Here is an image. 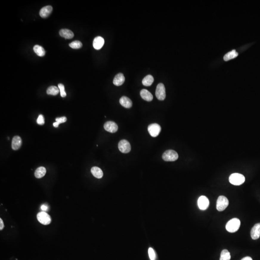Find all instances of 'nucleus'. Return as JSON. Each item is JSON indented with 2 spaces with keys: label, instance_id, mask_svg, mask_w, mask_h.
Instances as JSON below:
<instances>
[{
  "label": "nucleus",
  "instance_id": "423d86ee",
  "mask_svg": "<svg viewBox=\"0 0 260 260\" xmlns=\"http://www.w3.org/2000/svg\"><path fill=\"white\" fill-rule=\"evenodd\" d=\"M156 96L159 100H164L166 98V91L164 84L160 83L157 86L156 90Z\"/></svg>",
  "mask_w": 260,
  "mask_h": 260
},
{
  "label": "nucleus",
  "instance_id": "2eb2a0df",
  "mask_svg": "<svg viewBox=\"0 0 260 260\" xmlns=\"http://www.w3.org/2000/svg\"><path fill=\"white\" fill-rule=\"evenodd\" d=\"M125 81V77L123 73H119L116 75L113 80V84L114 85L117 86H119L120 85H123Z\"/></svg>",
  "mask_w": 260,
  "mask_h": 260
},
{
  "label": "nucleus",
  "instance_id": "473e14b6",
  "mask_svg": "<svg viewBox=\"0 0 260 260\" xmlns=\"http://www.w3.org/2000/svg\"><path fill=\"white\" fill-rule=\"evenodd\" d=\"M242 260H253L252 258L250 257H245L243 258V259H242Z\"/></svg>",
  "mask_w": 260,
  "mask_h": 260
},
{
  "label": "nucleus",
  "instance_id": "b1692460",
  "mask_svg": "<svg viewBox=\"0 0 260 260\" xmlns=\"http://www.w3.org/2000/svg\"><path fill=\"white\" fill-rule=\"evenodd\" d=\"M59 89L58 87L51 86L49 87L47 90V94L49 95H56L59 93Z\"/></svg>",
  "mask_w": 260,
  "mask_h": 260
},
{
  "label": "nucleus",
  "instance_id": "7ed1b4c3",
  "mask_svg": "<svg viewBox=\"0 0 260 260\" xmlns=\"http://www.w3.org/2000/svg\"><path fill=\"white\" fill-rule=\"evenodd\" d=\"M229 204V201L227 198L224 196H220L218 198L216 203V208L218 211L225 210Z\"/></svg>",
  "mask_w": 260,
  "mask_h": 260
},
{
  "label": "nucleus",
  "instance_id": "6e6552de",
  "mask_svg": "<svg viewBox=\"0 0 260 260\" xmlns=\"http://www.w3.org/2000/svg\"><path fill=\"white\" fill-rule=\"evenodd\" d=\"M119 150L123 153H128L130 152L131 149V146L130 143L126 140H122L120 141L118 144Z\"/></svg>",
  "mask_w": 260,
  "mask_h": 260
},
{
  "label": "nucleus",
  "instance_id": "9d476101",
  "mask_svg": "<svg viewBox=\"0 0 260 260\" xmlns=\"http://www.w3.org/2000/svg\"><path fill=\"white\" fill-rule=\"evenodd\" d=\"M198 204L199 209L201 210H205L209 207V199L206 196H202L198 199Z\"/></svg>",
  "mask_w": 260,
  "mask_h": 260
},
{
  "label": "nucleus",
  "instance_id": "cd10ccee",
  "mask_svg": "<svg viewBox=\"0 0 260 260\" xmlns=\"http://www.w3.org/2000/svg\"><path fill=\"white\" fill-rule=\"evenodd\" d=\"M148 255L150 260H155L156 259V255L155 251L152 248H149L148 249Z\"/></svg>",
  "mask_w": 260,
  "mask_h": 260
},
{
  "label": "nucleus",
  "instance_id": "1a4fd4ad",
  "mask_svg": "<svg viewBox=\"0 0 260 260\" xmlns=\"http://www.w3.org/2000/svg\"><path fill=\"white\" fill-rule=\"evenodd\" d=\"M104 127L106 131L111 133H116L118 130V125L113 121H107L104 124Z\"/></svg>",
  "mask_w": 260,
  "mask_h": 260
},
{
  "label": "nucleus",
  "instance_id": "f257e3e1",
  "mask_svg": "<svg viewBox=\"0 0 260 260\" xmlns=\"http://www.w3.org/2000/svg\"><path fill=\"white\" fill-rule=\"evenodd\" d=\"M240 226V221L238 218H233L226 224V229L230 233L237 231Z\"/></svg>",
  "mask_w": 260,
  "mask_h": 260
},
{
  "label": "nucleus",
  "instance_id": "f8f14e48",
  "mask_svg": "<svg viewBox=\"0 0 260 260\" xmlns=\"http://www.w3.org/2000/svg\"><path fill=\"white\" fill-rule=\"evenodd\" d=\"M105 41L103 38L102 37H96L94 39L93 41V47L96 50H100L103 47Z\"/></svg>",
  "mask_w": 260,
  "mask_h": 260
},
{
  "label": "nucleus",
  "instance_id": "2f4dec72",
  "mask_svg": "<svg viewBox=\"0 0 260 260\" xmlns=\"http://www.w3.org/2000/svg\"><path fill=\"white\" fill-rule=\"evenodd\" d=\"M4 228V224L3 221L1 218H0V230H3Z\"/></svg>",
  "mask_w": 260,
  "mask_h": 260
},
{
  "label": "nucleus",
  "instance_id": "ddd939ff",
  "mask_svg": "<svg viewBox=\"0 0 260 260\" xmlns=\"http://www.w3.org/2000/svg\"><path fill=\"white\" fill-rule=\"evenodd\" d=\"M22 145L21 138L18 136H14L12 142V148L13 150H18Z\"/></svg>",
  "mask_w": 260,
  "mask_h": 260
},
{
  "label": "nucleus",
  "instance_id": "c756f323",
  "mask_svg": "<svg viewBox=\"0 0 260 260\" xmlns=\"http://www.w3.org/2000/svg\"><path fill=\"white\" fill-rule=\"evenodd\" d=\"M66 120H67V119H66V117H62L56 118L55 119L56 122L59 123V124L62 123H65L66 121Z\"/></svg>",
  "mask_w": 260,
  "mask_h": 260
},
{
  "label": "nucleus",
  "instance_id": "f3484780",
  "mask_svg": "<svg viewBox=\"0 0 260 260\" xmlns=\"http://www.w3.org/2000/svg\"><path fill=\"white\" fill-rule=\"evenodd\" d=\"M140 95L144 100L146 101H151L153 99V96L151 93L146 89H143L140 92Z\"/></svg>",
  "mask_w": 260,
  "mask_h": 260
},
{
  "label": "nucleus",
  "instance_id": "9b49d317",
  "mask_svg": "<svg viewBox=\"0 0 260 260\" xmlns=\"http://www.w3.org/2000/svg\"><path fill=\"white\" fill-rule=\"evenodd\" d=\"M250 235L253 239L256 240L260 237V223L255 224L251 229Z\"/></svg>",
  "mask_w": 260,
  "mask_h": 260
},
{
  "label": "nucleus",
  "instance_id": "dca6fc26",
  "mask_svg": "<svg viewBox=\"0 0 260 260\" xmlns=\"http://www.w3.org/2000/svg\"><path fill=\"white\" fill-rule=\"evenodd\" d=\"M120 103L122 106L127 109L131 108L133 105L131 100L125 96H123L120 98Z\"/></svg>",
  "mask_w": 260,
  "mask_h": 260
},
{
  "label": "nucleus",
  "instance_id": "a211bd4d",
  "mask_svg": "<svg viewBox=\"0 0 260 260\" xmlns=\"http://www.w3.org/2000/svg\"><path fill=\"white\" fill-rule=\"evenodd\" d=\"M59 34L65 39H72L74 37V33L72 31L68 29H62L59 31Z\"/></svg>",
  "mask_w": 260,
  "mask_h": 260
},
{
  "label": "nucleus",
  "instance_id": "72a5a7b5",
  "mask_svg": "<svg viewBox=\"0 0 260 260\" xmlns=\"http://www.w3.org/2000/svg\"><path fill=\"white\" fill-rule=\"evenodd\" d=\"M59 124H59V123H58V122H56H56H55V123H53V126H54L55 127L57 128L58 127Z\"/></svg>",
  "mask_w": 260,
  "mask_h": 260
},
{
  "label": "nucleus",
  "instance_id": "4468645a",
  "mask_svg": "<svg viewBox=\"0 0 260 260\" xmlns=\"http://www.w3.org/2000/svg\"><path fill=\"white\" fill-rule=\"evenodd\" d=\"M53 11V7L50 5L42 8L40 11V16L42 18H46L50 15Z\"/></svg>",
  "mask_w": 260,
  "mask_h": 260
},
{
  "label": "nucleus",
  "instance_id": "5701e85b",
  "mask_svg": "<svg viewBox=\"0 0 260 260\" xmlns=\"http://www.w3.org/2000/svg\"><path fill=\"white\" fill-rule=\"evenodd\" d=\"M34 52L39 56H43L45 55V50L44 48L40 45H36L33 47Z\"/></svg>",
  "mask_w": 260,
  "mask_h": 260
},
{
  "label": "nucleus",
  "instance_id": "bb28decb",
  "mask_svg": "<svg viewBox=\"0 0 260 260\" xmlns=\"http://www.w3.org/2000/svg\"><path fill=\"white\" fill-rule=\"evenodd\" d=\"M58 87L59 88V91H60L61 96L62 97V98L66 97V92H65V87H64V85L61 83L58 84Z\"/></svg>",
  "mask_w": 260,
  "mask_h": 260
},
{
  "label": "nucleus",
  "instance_id": "20e7f679",
  "mask_svg": "<svg viewBox=\"0 0 260 260\" xmlns=\"http://www.w3.org/2000/svg\"><path fill=\"white\" fill-rule=\"evenodd\" d=\"M162 159L165 161H174L178 159V154L173 150H168L163 154Z\"/></svg>",
  "mask_w": 260,
  "mask_h": 260
},
{
  "label": "nucleus",
  "instance_id": "4be33fe9",
  "mask_svg": "<svg viewBox=\"0 0 260 260\" xmlns=\"http://www.w3.org/2000/svg\"><path fill=\"white\" fill-rule=\"evenodd\" d=\"M154 81V78L151 75H148L142 80V84L145 86H150Z\"/></svg>",
  "mask_w": 260,
  "mask_h": 260
},
{
  "label": "nucleus",
  "instance_id": "393cba45",
  "mask_svg": "<svg viewBox=\"0 0 260 260\" xmlns=\"http://www.w3.org/2000/svg\"><path fill=\"white\" fill-rule=\"evenodd\" d=\"M231 259V255L228 250H222L220 256V260H230Z\"/></svg>",
  "mask_w": 260,
  "mask_h": 260
},
{
  "label": "nucleus",
  "instance_id": "aec40b11",
  "mask_svg": "<svg viewBox=\"0 0 260 260\" xmlns=\"http://www.w3.org/2000/svg\"><path fill=\"white\" fill-rule=\"evenodd\" d=\"M46 173H47V170L44 167H40L36 170L34 175L35 177L37 178H41L45 175Z\"/></svg>",
  "mask_w": 260,
  "mask_h": 260
},
{
  "label": "nucleus",
  "instance_id": "0eeeda50",
  "mask_svg": "<svg viewBox=\"0 0 260 260\" xmlns=\"http://www.w3.org/2000/svg\"><path fill=\"white\" fill-rule=\"evenodd\" d=\"M148 131L153 137H156L159 135L161 131V127L157 123H152L148 126Z\"/></svg>",
  "mask_w": 260,
  "mask_h": 260
},
{
  "label": "nucleus",
  "instance_id": "412c9836",
  "mask_svg": "<svg viewBox=\"0 0 260 260\" xmlns=\"http://www.w3.org/2000/svg\"><path fill=\"white\" fill-rule=\"evenodd\" d=\"M238 55L239 54H238V52H236L235 50H232L231 51L229 52L225 55L224 57V60L225 61H227L231 60V59H234L238 56Z\"/></svg>",
  "mask_w": 260,
  "mask_h": 260
},
{
  "label": "nucleus",
  "instance_id": "39448f33",
  "mask_svg": "<svg viewBox=\"0 0 260 260\" xmlns=\"http://www.w3.org/2000/svg\"><path fill=\"white\" fill-rule=\"evenodd\" d=\"M38 221L44 225H48L51 222V218L45 211H41L37 215Z\"/></svg>",
  "mask_w": 260,
  "mask_h": 260
},
{
  "label": "nucleus",
  "instance_id": "6ab92c4d",
  "mask_svg": "<svg viewBox=\"0 0 260 260\" xmlns=\"http://www.w3.org/2000/svg\"><path fill=\"white\" fill-rule=\"evenodd\" d=\"M91 171L93 176L98 179L101 178L103 176V173L101 169L98 167H93Z\"/></svg>",
  "mask_w": 260,
  "mask_h": 260
},
{
  "label": "nucleus",
  "instance_id": "c85d7f7f",
  "mask_svg": "<svg viewBox=\"0 0 260 260\" xmlns=\"http://www.w3.org/2000/svg\"><path fill=\"white\" fill-rule=\"evenodd\" d=\"M44 116L43 115H39L37 120V123L39 125H43L44 124Z\"/></svg>",
  "mask_w": 260,
  "mask_h": 260
},
{
  "label": "nucleus",
  "instance_id": "a878e982",
  "mask_svg": "<svg viewBox=\"0 0 260 260\" xmlns=\"http://www.w3.org/2000/svg\"><path fill=\"white\" fill-rule=\"evenodd\" d=\"M69 47L72 49H79L83 46V44L79 41H75L69 44Z\"/></svg>",
  "mask_w": 260,
  "mask_h": 260
},
{
  "label": "nucleus",
  "instance_id": "f03ea898",
  "mask_svg": "<svg viewBox=\"0 0 260 260\" xmlns=\"http://www.w3.org/2000/svg\"><path fill=\"white\" fill-rule=\"evenodd\" d=\"M231 184L235 185H240L244 183L245 178L242 174L235 173L232 174L229 178Z\"/></svg>",
  "mask_w": 260,
  "mask_h": 260
},
{
  "label": "nucleus",
  "instance_id": "7c9ffc66",
  "mask_svg": "<svg viewBox=\"0 0 260 260\" xmlns=\"http://www.w3.org/2000/svg\"><path fill=\"white\" fill-rule=\"evenodd\" d=\"M41 210L43 211H45V212L48 210V207L47 205H45V204L41 205Z\"/></svg>",
  "mask_w": 260,
  "mask_h": 260
}]
</instances>
